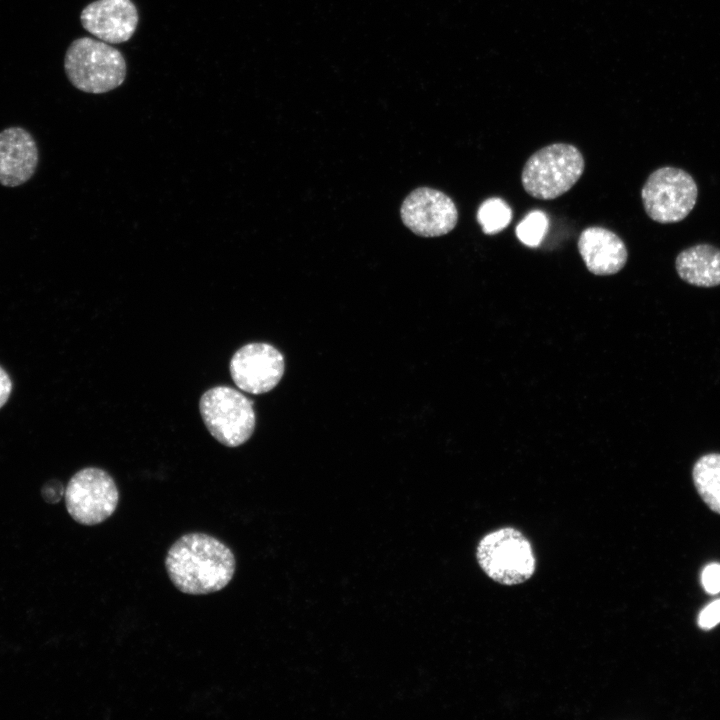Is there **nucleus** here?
Segmentation results:
<instances>
[{
	"instance_id": "1",
	"label": "nucleus",
	"mask_w": 720,
	"mask_h": 720,
	"mask_svg": "<svg viewBox=\"0 0 720 720\" xmlns=\"http://www.w3.org/2000/svg\"><path fill=\"white\" fill-rule=\"evenodd\" d=\"M165 568L170 581L182 593L205 595L225 588L232 580L236 560L219 539L204 533L181 536L169 548Z\"/></svg>"
},
{
	"instance_id": "2",
	"label": "nucleus",
	"mask_w": 720,
	"mask_h": 720,
	"mask_svg": "<svg viewBox=\"0 0 720 720\" xmlns=\"http://www.w3.org/2000/svg\"><path fill=\"white\" fill-rule=\"evenodd\" d=\"M64 70L70 83L78 90L102 94L124 82L127 66L117 48L102 40L80 37L73 40L66 50Z\"/></svg>"
},
{
	"instance_id": "3",
	"label": "nucleus",
	"mask_w": 720,
	"mask_h": 720,
	"mask_svg": "<svg viewBox=\"0 0 720 720\" xmlns=\"http://www.w3.org/2000/svg\"><path fill=\"white\" fill-rule=\"evenodd\" d=\"M581 151L568 143H553L534 152L521 173L524 190L539 200H553L568 192L584 172Z\"/></svg>"
},
{
	"instance_id": "4",
	"label": "nucleus",
	"mask_w": 720,
	"mask_h": 720,
	"mask_svg": "<svg viewBox=\"0 0 720 720\" xmlns=\"http://www.w3.org/2000/svg\"><path fill=\"white\" fill-rule=\"evenodd\" d=\"M476 558L489 578L508 586L527 581L536 569L530 541L512 527L486 534L477 545Z\"/></svg>"
},
{
	"instance_id": "5",
	"label": "nucleus",
	"mask_w": 720,
	"mask_h": 720,
	"mask_svg": "<svg viewBox=\"0 0 720 720\" xmlns=\"http://www.w3.org/2000/svg\"><path fill=\"white\" fill-rule=\"evenodd\" d=\"M199 411L209 433L222 445L244 444L255 429L253 403L238 390L216 386L203 393Z\"/></svg>"
},
{
	"instance_id": "6",
	"label": "nucleus",
	"mask_w": 720,
	"mask_h": 720,
	"mask_svg": "<svg viewBox=\"0 0 720 720\" xmlns=\"http://www.w3.org/2000/svg\"><path fill=\"white\" fill-rule=\"evenodd\" d=\"M698 186L682 168L663 166L654 170L641 189L647 216L660 224L678 223L694 209Z\"/></svg>"
},
{
	"instance_id": "7",
	"label": "nucleus",
	"mask_w": 720,
	"mask_h": 720,
	"mask_svg": "<svg viewBox=\"0 0 720 720\" xmlns=\"http://www.w3.org/2000/svg\"><path fill=\"white\" fill-rule=\"evenodd\" d=\"M65 504L76 522L93 526L104 522L116 510L119 491L104 470L87 467L75 473L65 489Z\"/></svg>"
},
{
	"instance_id": "8",
	"label": "nucleus",
	"mask_w": 720,
	"mask_h": 720,
	"mask_svg": "<svg viewBox=\"0 0 720 720\" xmlns=\"http://www.w3.org/2000/svg\"><path fill=\"white\" fill-rule=\"evenodd\" d=\"M401 218L412 232L424 237L442 236L452 231L458 221L453 200L445 193L420 187L403 201Z\"/></svg>"
},
{
	"instance_id": "9",
	"label": "nucleus",
	"mask_w": 720,
	"mask_h": 720,
	"mask_svg": "<svg viewBox=\"0 0 720 720\" xmlns=\"http://www.w3.org/2000/svg\"><path fill=\"white\" fill-rule=\"evenodd\" d=\"M283 355L270 344L249 343L238 349L230 360V374L241 390L262 394L272 390L284 373Z\"/></svg>"
},
{
	"instance_id": "10",
	"label": "nucleus",
	"mask_w": 720,
	"mask_h": 720,
	"mask_svg": "<svg viewBox=\"0 0 720 720\" xmlns=\"http://www.w3.org/2000/svg\"><path fill=\"white\" fill-rule=\"evenodd\" d=\"M80 21L96 38L120 44L133 36L139 16L132 0H95L83 8Z\"/></svg>"
},
{
	"instance_id": "11",
	"label": "nucleus",
	"mask_w": 720,
	"mask_h": 720,
	"mask_svg": "<svg viewBox=\"0 0 720 720\" xmlns=\"http://www.w3.org/2000/svg\"><path fill=\"white\" fill-rule=\"evenodd\" d=\"M38 164V146L28 130L11 126L0 132V185L13 188L25 184Z\"/></svg>"
},
{
	"instance_id": "12",
	"label": "nucleus",
	"mask_w": 720,
	"mask_h": 720,
	"mask_svg": "<svg viewBox=\"0 0 720 720\" xmlns=\"http://www.w3.org/2000/svg\"><path fill=\"white\" fill-rule=\"evenodd\" d=\"M577 248L588 271L598 276L618 273L628 259L624 241L601 226L585 228L579 235Z\"/></svg>"
},
{
	"instance_id": "13",
	"label": "nucleus",
	"mask_w": 720,
	"mask_h": 720,
	"mask_svg": "<svg viewBox=\"0 0 720 720\" xmlns=\"http://www.w3.org/2000/svg\"><path fill=\"white\" fill-rule=\"evenodd\" d=\"M678 276L686 283L703 288L720 285V248L701 243L682 250L675 259Z\"/></svg>"
},
{
	"instance_id": "14",
	"label": "nucleus",
	"mask_w": 720,
	"mask_h": 720,
	"mask_svg": "<svg viewBox=\"0 0 720 720\" xmlns=\"http://www.w3.org/2000/svg\"><path fill=\"white\" fill-rule=\"evenodd\" d=\"M693 480L702 500L720 514V454L702 456L693 468Z\"/></svg>"
},
{
	"instance_id": "15",
	"label": "nucleus",
	"mask_w": 720,
	"mask_h": 720,
	"mask_svg": "<svg viewBox=\"0 0 720 720\" xmlns=\"http://www.w3.org/2000/svg\"><path fill=\"white\" fill-rule=\"evenodd\" d=\"M512 219L511 207L501 198L486 199L479 207L477 220L485 234L492 235L506 228Z\"/></svg>"
},
{
	"instance_id": "16",
	"label": "nucleus",
	"mask_w": 720,
	"mask_h": 720,
	"mask_svg": "<svg viewBox=\"0 0 720 720\" xmlns=\"http://www.w3.org/2000/svg\"><path fill=\"white\" fill-rule=\"evenodd\" d=\"M548 228L546 215L539 210L528 213L516 227L518 239L525 245L536 247L542 241Z\"/></svg>"
},
{
	"instance_id": "17",
	"label": "nucleus",
	"mask_w": 720,
	"mask_h": 720,
	"mask_svg": "<svg viewBox=\"0 0 720 720\" xmlns=\"http://www.w3.org/2000/svg\"><path fill=\"white\" fill-rule=\"evenodd\" d=\"M720 623V599H716L705 606L698 616V626L709 630Z\"/></svg>"
},
{
	"instance_id": "18",
	"label": "nucleus",
	"mask_w": 720,
	"mask_h": 720,
	"mask_svg": "<svg viewBox=\"0 0 720 720\" xmlns=\"http://www.w3.org/2000/svg\"><path fill=\"white\" fill-rule=\"evenodd\" d=\"M701 581L703 588L709 594L720 592V564L711 563L702 572Z\"/></svg>"
},
{
	"instance_id": "19",
	"label": "nucleus",
	"mask_w": 720,
	"mask_h": 720,
	"mask_svg": "<svg viewBox=\"0 0 720 720\" xmlns=\"http://www.w3.org/2000/svg\"><path fill=\"white\" fill-rule=\"evenodd\" d=\"M42 495L47 502H58L63 496V486L57 480L47 482L42 488Z\"/></svg>"
},
{
	"instance_id": "20",
	"label": "nucleus",
	"mask_w": 720,
	"mask_h": 720,
	"mask_svg": "<svg viewBox=\"0 0 720 720\" xmlns=\"http://www.w3.org/2000/svg\"><path fill=\"white\" fill-rule=\"evenodd\" d=\"M12 390L8 373L0 366V408L7 402Z\"/></svg>"
}]
</instances>
